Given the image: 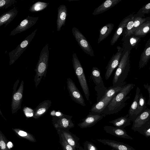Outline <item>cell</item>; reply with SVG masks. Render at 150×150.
Returning <instances> with one entry per match:
<instances>
[{
	"mask_svg": "<svg viewBox=\"0 0 150 150\" xmlns=\"http://www.w3.org/2000/svg\"><path fill=\"white\" fill-rule=\"evenodd\" d=\"M62 134L68 143L75 149L76 146V143L71 134L65 131H63Z\"/></svg>",
	"mask_w": 150,
	"mask_h": 150,
	"instance_id": "obj_32",
	"label": "cell"
},
{
	"mask_svg": "<svg viewBox=\"0 0 150 150\" xmlns=\"http://www.w3.org/2000/svg\"><path fill=\"white\" fill-rule=\"evenodd\" d=\"M0 150H1V149H0Z\"/></svg>",
	"mask_w": 150,
	"mask_h": 150,
	"instance_id": "obj_48",
	"label": "cell"
},
{
	"mask_svg": "<svg viewBox=\"0 0 150 150\" xmlns=\"http://www.w3.org/2000/svg\"><path fill=\"white\" fill-rule=\"evenodd\" d=\"M150 30V21H147L141 25L134 32L136 36L145 35Z\"/></svg>",
	"mask_w": 150,
	"mask_h": 150,
	"instance_id": "obj_27",
	"label": "cell"
},
{
	"mask_svg": "<svg viewBox=\"0 0 150 150\" xmlns=\"http://www.w3.org/2000/svg\"><path fill=\"white\" fill-rule=\"evenodd\" d=\"M146 18H142L140 16L134 18V27L132 30L133 33L134 31L142 24L146 21Z\"/></svg>",
	"mask_w": 150,
	"mask_h": 150,
	"instance_id": "obj_35",
	"label": "cell"
},
{
	"mask_svg": "<svg viewBox=\"0 0 150 150\" xmlns=\"http://www.w3.org/2000/svg\"><path fill=\"white\" fill-rule=\"evenodd\" d=\"M95 88L97 93V102H98L104 95L107 88L105 87H98L95 86Z\"/></svg>",
	"mask_w": 150,
	"mask_h": 150,
	"instance_id": "obj_37",
	"label": "cell"
},
{
	"mask_svg": "<svg viewBox=\"0 0 150 150\" xmlns=\"http://www.w3.org/2000/svg\"><path fill=\"white\" fill-rule=\"evenodd\" d=\"M117 47V51L115 54H113L105 68L106 71L105 74V78L106 80H108L109 79L113 71L119 64L120 59L124 49L120 47Z\"/></svg>",
	"mask_w": 150,
	"mask_h": 150,
	"instance_id": "obj_11",
	"label": "cell"
},
{
	"mask_svg": "<svg viewBox=\"0 0 150 150\" xmlns=\"http://www.w3.org/2000/svg\"><path fill=\"white\" fill-rule=\"evenodd\" d=\"M8 140L0 130V148L1 150H10L7 145Z\"/></svg>",
	"mask_w": 150,
	"mask_h": 150,
	"instance_id": "obj_33",
	"label": "cell"
},
{
	"mask_svg": "<svg viewBox=\"0 0 150 150\" xmlns=\"http://www.w3.org/2000/svg\"><path fill=\"white\" fill-rule=\"evenodd\" d=\"M146 137H150V121L139 128L137 131Z\"/></svg>",
	"mask_w": 150,
	"mask_h": 150,
	"instance_id": "obj_31",
	"label": "cell"
},
{
	"mask_svg": "<svg viewBox=\"0 0 150 150\" xmlns=\"http://www.w3.org/2000/svg\"><path fill=\"white\" fill-rule=\"evenodd\" d=\"M103 129L106 132L115 137L123 139H133L127 134L124 129L109 126H104Z\"/></svg>",
	"mask_w": 150,
	"mask_h": 150,
	"instance_id": "obj_16",
	"label": "cell"
},
{
	"mask_svg": "<svg viewBox=\"0 0 150 150\" xmlns=\"http://www.w3.org/2000/svg\"><path fill=\"white\" fill-rule=\"evenodd\" d=\"M122 89V87H120L110 86L107 88L103 97L92 106L91 112L94 114H101L113 97Z\"/></svg>",
	"mask_w": 150,
	"mask_h": 150,
	"instance_id": "obj_4",
	"label": "cell"
},
{
	"mask_svg": "<svg viewBox=\"0 0 150 150\" xmlns=\"http://www.w3.org/2000/svg\"><path fill=\"white\" fill-rule=\"evenodd\" d=\"M140 92V89L139 88L137 87L134 98L129 109L128 113L129 117L131 121L133 122L135 119V114L137 107Z\"/></svg>",
	"mask_w": 150,
	"mask_h": 150,
	"instance_id": "obj_23",
	"label": "cell"
},
{
	"mask_svg": "<svg viewBox=\"0 0 150 150\" xmlns=\"http://www.w3.org/2000/svg\"><path fill=\"white\" fill-rule=\"evenodd\" d=\"M105 114H96L89 112L81 122L78 124L81 128L90 127L96 124L98 121L106 116Z\"/></svg>",
	"mask_w": 150,
	"mask_h": 150,
	"instance_id": "obj_13",
	"label": "cell"
},
{
	"mask_svg": "<svg viewBox=\"0 0 150 150\" xmlns=\"http://www.w3.org/2000/svg\"><path fill=\"white\" fill-rule=\"evenodd\" d=\"M140 39L139 38L134 36L130 37L129 39L130 45L133 47H135L140 41Z\"/></svg>",
	"mask_w": 150,
	"mask_h": 150,
	"instance_id": "obj_42",
	"label": "cell"
},
{
	"mask_svg": "<svg viewBox=\"0 0 150 150\" xmlns=\"http://www.w3.org/2000/svg\"><path fill=\"white\" fill-rule=\"evenodd\" d=\"M97 141L110 146L116 150H136L129 145L124 143L108 139H97Z\"/></svg>",
	"mask_w": 150,
	"mask_h": 150,
	"instance_id": "obj_15",
	"label": "cell"
},
{
	"mask_svg": "<svg viewBox=\"0 0 150 150\" xmlns=\"http://www.w3.org/2000/svg\"><path fill=\"white\" fill-rule=\"evenodd\" d=\"M52 102L49 100H45L39 104L33 110V117L38 119L44 115L47 112L51 105Z\"/></svg>",
	"mask_w": 150,
	"mask_h": 150,
	"instance_id": "obj_18",
	"label": "cell"
},
{
	"mask_svg": "<svg viewBox=\"0 0 150 150\" xmlns=\"http://www.w3.org/2000/svg\"><path fill=\"white\" fill-rule=\"evenodd\" d=\"M129 57V52L128 50L123 55L114 73L112 87H122L126 84L125 81L130 68Z\"/></svg>",
	"mask_w": 150,
	"mask_h": 150,
	"instance_id": "obj_2",
	"label": "cell"
},
{
	"mask_svg": "<svg viewBox=\"0 0 150 150\" xmlns=\"http://www.w3.org/2000/svg\"><path fill=\"white\" fill-rule=\"evenodd\" d=\"M67 85L69 96L72 100L80 105L85 106L84 99L73 80L70 78L67 79Z\"/></svg>",
	"mask_w": 150,
	"mask_h": 150,
	"instance_id": "obj_9",
	"label": "cell"
},
{
	"mask_svg": "<svg viewBox=\"0 0 150 150\" xmlns=\"http://www.w3.org/2000/svg\"><path fill=\"white\" fill-rule=\"evenodd\" d=\"M122 0H107L94 10L93 14L97 15L103 13L113 7Z\"/></svg>",
	"mask_w": 150,
	"mask_h": 150,
	"instance_id": "obj_19",
	"label": "cell"
},
{
	"mask_svg": "<svg viewBox=\"0 0 150 150\" xmlns=\"http://www.w3.org/2000/svg\"><path fill=\"white\" fill-rule=\"evenodd\" d=\"M83 150H85L84 149H83Z\"/></svg>",
	"mask_w": 150,
	"mask_h": 150,
	"instance_id": "obj_47",
	"label": "cell"
},
{
	"mask_svg": "<svg viewBox=\"0 0 150 150\" xmlns=\"http://www.w3.org/2000/svg\"><path fill=\"white\" fill-rule=\"evenodd\" d=\"M61 135L62 137V145L63 150H75V149L68 143L62 134Z\"/></svg>",
	"mask_w": 150,
	"mask_h": 150,
	"instance_id": "obj_39",
	"label": "cell"
},
{
	"mask_svg": "<svg viewBox=\"0 0 150 150\" xmlns=\"http://www.w3.org/2000/svg\"><path fill=\"white\" fill-rule=\"evenodd\" d=\"M144 86L148 91L149 93V99L148 101L147 104L149 105H150V86L148 83L146 84H144Z\"/></svg>",
	"mask_w": 150,
	"mask_h": 150,
	"instance_id": "obj_43",
	"label": "cell"
},
{
	"mask_svg": "<svg viewBox=\"0 0 150 150\" xmlns=\"http://www.w3.org/2000/svg\"><path fill=\"white\" fill-rule=\"evenodd\" d=\"M131 120L129 117L128 114L125 116H121L110 121L109 123L112 124L115 127L124 129L126 127L131 124Z\"/></svg>",
	"mask_w": 150,
	"mask_h": 150,
	"instance_id": "obj_24",
	"label": "cell"
},
{
	"mask_svg": "<svg viewBox=\"0 0 150 150\" xmlns=\"http://www.w3.org/2000/svg\"><path fill=\"white\" fill-rule=\"evenodd\" d=\"M134 16L131 17L127 25L125 37L129 36L131 34H133L132 30L134 27Z\"/></svg>",
	"mask_w": 150,
	"mask_h": 150,
	"instance_id": "obj_34",
	"label": "cell"
},
{
	"mask_svg": "<svg viewBox=\"0 0 150 150\" xmlns=\"http://www.w3.org/2000/svg\"><path fill=\"white\" fill-rule=\"evenodd\" d=\"M111 150H116L114 149H111Z\"/></svg>",
	"mask_w": 150,
	"mask_h": 150,
	"instance_id": "obj_46",
	"label": "cell"
},
{
	"mask_svg": "<svg viewBox=\"0 0 150 150\" xmlns=\"http://www.w3.org/2000/svg\"><path fill=\"white\" fill-rule=\"evenodd\" d=\"M112 23H108L102 27L99 30V35L98 43H99L104 40L111 33L114 28Z\"/></svg>",
	"mask_w": 150,
	"mask_h": 150,
	"instance_id": "obj_26",
	"label": "cell"
},
{
	"mask_svg": "<svg viewBox=\"0 0 150 150\" xmlns=\"http://www.w3.org/2000/svg\"><path fill=\"white\" fill-rule=\"evenodd\" d=\"M150 121V109H146L133 121L132 129L134 132Z\"/></svg>",
	"mask_w": 150,
	"mask_h": 150,
	"instance_id": "obj_14",
	"label": "cell"
},
{
	"mask_svg": "<svg viewBox=\"0 0 150 150\" xmlns=\"http://www.w3.org/2000/svg\"><path fill=\"white\" fill-rule=\"evenodd\" d=\"M85 150H98L96 145L92 143L86 141L84 144Z\"/></svg>",
	"mask_w": 150,
	"mask_h": 150,
	"instance_id": "obj_40",
	"label": "cell"
},
{
	"mask_svg": "<svg viewBox=\"0 0 150 150\" xmlns=\"http://www.w3.org/2000/svg\"><path fill=\"white\" fill-rule=\"evenodd\" d=\"M72 63L75 74L87 100L89 99L90 93L85 75L81 65L76 54L72 55Z\"/></svg>",
	"mask_w": 150,
	"mask_h": 150,
	"instance_id": "obj_5",
	"label": "cell"
},
{
	"mask_svg": "<svg viewBox=\"0 0 150 150\" xmlns=\"http://www.w3.org/2000/svg\"><path fill=\"white\" fill-rule=\"evenodd\" d=\"M67 9L64 5H61L57 9V30H60L64 25L67 16Z\"/></svg>",
	"mask_w": 150,
	"mask_h": 150,
	"instance_id": "obj_17",
	"label": "cell"
},
{
	"mask_svg": "<svg viewBox=\"0 0 150 150\" xmlns=\"http://www.w3.org/2000/svg\"><path fill=\"white\" fill-rule=\"evenodd\" d=\"M0 115L4 118L5 119V117H4L3 115V114L2 113V112L0 108Z\"/></svg>",
	"mask_w": 150,
	"mask_h": 150,
	"instance_id": "obj_45",
	"label": "cell"
},
{
	"mask_svg": "<svg viewBox=\"0 0 150 150\" xmlns=\"http://www.w3.org/2000/svg\"><path fill=\"white\" fill-rule=\"evenodd\" d=\"M18 11L14 7L13 8L2 14L0 16V26L4 25L6 26L16 16Z\"/></svg>",
	"mask_w": 150,
	"mask_h": 150,
	"instance_id": "obj_20",
	"label": "cell"
},
{
	"mask_svg": "<svg viewBox=\"0 0 150 150\" xmlns=\"http://www.w3.org/2000/svg\"><path fill=\"white\" fill-rule=\"evenodd\" d=\"M16 134L19 137L26 139L30 142H35L36 140L35 137L31 134L20 128H12Z\"/></svg>",
	"mask_w": 150,
	"mask_h": 150,
	"instance_id": "obj_29",
	"label": "cell"
},
{
	"mask_svg": "<svg viewBox=\"0 0 150 150\" xmlns=\"http://www.w3.org/2000/svg\"><path fill=\"white\" fill-rule=\"evenodd\" d=\"M49 56L48 45L47 43L42 49L36 68L35 69L36 74L34 77V82L37 88L40 82L43 77H46L48 67Z\"/></svg>",
	"mask_w": 150,
	"mask_h": 150,
	"instance_id": "obj_3",
	"label": "cell"
},
{
	"mask_svg": "<svg viewBox=\"0 0 150 150\" xmlns=\"http://www.w3.org/2000/svg\"><path fill=\"white\" fill-rule=\"evenodd\" d=\"M150 13V3L144 5L140 9L137 13H138L139 15L142 16H144V14H148Z\"/></svg>",
	"mask_w": 150,
	"mask_h": 150,
	"instance_id": "obj_38",
	"label": "cell"
},
{
	"mask_svg": "<svg viewBox=\"0 0 150 150\" xmlns=\"http://www.w3.org/2000/svg\"><path fill=\"white\" fill-rule=\"evenodd\" d=\"M71 31L76 40L83 51L91 56H94L93 49L84 35L76 27L73 28Z\"/></svg>",
	"mask_w": 150,
	"mask_h": 150,
	"instance_id": "obj_8",
	"label": "cell"
},
{
	"mask_svg": "<svg viewBox=\"0 0 150 150\" xmlns=\"http://www.w3.org/2000/svg\"><path fill=\"white\" fill-rule=\"evenodd\" d=\"M63 114L59 111L56 112L53 110L50 113V115L52 116H59L62 115Z\"/></svg>",
	"mask_w": 150,
	"mask_h": 150,
	"instance_id": "obj_44",
	"label": "cell"
},
{
	"mask_svg": "<svg viewBox=\"0 0 150 150\" xmlns=\"http://www.w3.org/2000/svg\"><path fill=\"white\" fill-rule=\"evenodd\" d=\"M23 111L26 117H33L34 114V110L27 107H25L23 109Z\"/></svg>",
	"mask_w": 150,
	"mask_h": 150,
	"instance_id": "obj_41",
	"label": "cell"
},
{
	"mask_svg": "<svg viewBox=\"0 0 150 150\" xmlns=\"http://www.w3.org/2000/svg\"><path fill=\"white\" fill-rule=\"evenodd\" d=\"M135 86L132 83H129L122 87L121 90L113 97L101 114L106 115L115 114L120 111L127 105L125 102L130 97L127 96Z\"/></svg>",
	"mask_w": 150,
	"mask_h": 150,
	"instance_id": "obj_1",
	"label": "cell"
},
{
	"mask_svg": "<svg viewBox=\"0 0 150 150\" xmlns=\"http://www.w3.org/2000/svg\"><path fill=\"white\" fill-rule=\"evenodd\" d=\"M150 58V38L147 41L145 48L141 54L139 61V69L146 65Z\"/></svg>",
	"mask_w": 150,
	"mask_h": 150,
	"instance_id": "obj_21",
	"label": "cell"
},
{
	"mask_svg": "<svg viewBox=\"0 0 150 150\" xmlns=\"http://www.w3.org/2000/svg\"><path fill=\"white\" fill-rule=\"evenodd\" d=\"M130 18L128 16L121 21L111 39L110 44L112 45H113L117 41L122 34L124 28L126 27Z\"/></svg>",
	"mask_w": 150,
	"mask_h": 150,
	"instance_id": "obj_22",
	"label": "cell"
},
{
	"mask_svg": "<svg viewBox=\"0 0 150 150\" xmlns=\"http://www.w3.org/2000/svg\"><path fill=\"white\" fill-rule=\"evenodd\" d=\"M72 117V116L63 114L59 116H52V121L55 128L69 129L74 127Z\"/></svg>",
	"mask_w": 150,
	"mask_h": 150,
	"instance_id": "obj_10",
	"label": "cell"
},
{
	"mask_svg": "<svg viewBox=\"0 0 150 150\" xmlns=\"http://www.w3.org/2000/svg\"><path fill=\"white\" fill-rule=\"evenodd\" d=\"M19 82L18 79L15 83L12 96L11 109L12 114L16 112L20 109L23 100V94L24 81H22L17 89H16Z\"/></svg>",
	"mask_w": 150,
	"mask_h": 150,
	"instance_id": "obj_6",
	"label": "cell"
},
{
	"mask_svg": "<svg viewBox=\"0 0 150 150\" xmlns=\"http://www.w3.org/2000/svg\"><path fill=\"white\" fill-rule=\"evenodd\" d=\"M91 76L96 86L100 87H105L101 76L100 70L97 67H93L92 69Z\"/></svg>",
	"mask_w": 150,
	"mask_h": 150,
	"instance_id": "obj_25",
	"label": "cell"
},
{
	"mask_svg": "<svg viewBox=\"0 0 150 150\" xmlns=\"http://www.w3.org/2000/svg\"><path fill=\"white\" fill-rule=\"evenodd\" d=\"M49 4V3L38 1L30 7L29 10L32 13L37 12L44 10L47 8Z\"/></svg>",
	"mask_w": 150,
	"mask_h": 150,
	"instance_id": "obj_30",
	"label": "cell"
},
{
	"mask_svg": "<svg viewBox=\"0 0 150 150\" xmlns=\"http://www.w3.org/2000/svg\"><path fill=\"white\" fill-rule=\"evenodd\" d=\"M16 1V0H0V9L7 8Z\"/></svg>",
	"mask_w": 150,
	"mask_h": 150,
	"instance_id": "obj_36",
	"label": "cell"
},
{
	"mask_svg": "<svg viewBox=\"0 0 150 150\" xmlns=\"http://www.w3.org/2000/svg\"><path fill=\"white\" fill-rule=\"evenodd\" d=\"M38 29H36L28 35L13 50L8 53L10 65L13 64L20 57L29 45L35 36Z\"/></svg>",
	"mask_w": 150,
	"mask_h": 150,
	"instance_id": "obj_7",
	"label": "cell"
},
{
	"mask_svg": "<svg viewBox=\"0 0 150 150\" xmlns=\"http://www.w3.org/2000/svg\"><path fill=\"white\" fill-rule=\"evenodd\" d=\"M38 19V17L28 16L16 27L11 31L10 35L13 36L27 30L35 25Z\"/></svg>",
	"mask_w": 150,
	"mask_h": 150,
	"instance_id": "obj_12",
	"label": "cell"
},
{
	"mask_svg": "<svg viewBox=\"0 0 150 150\" xmlns=\"http://www.w3.org/2000/svg\"><path fill=\"white\" fill-rule=\"evenodd\" d=\"M146 105V98L141 93L139 97L137 107L135 114V119L146 109L147 107Z\"/></svg>",
	"mask_w": 150,
	"mask_h": 150,
	"instance_id": "obj_28",
	"label": "cell"
}]
</instances>
